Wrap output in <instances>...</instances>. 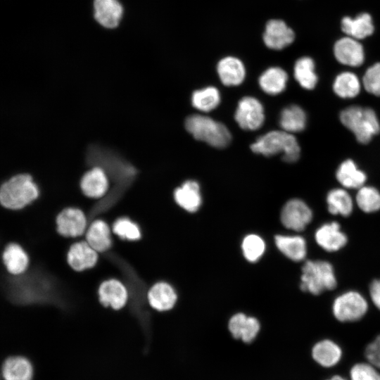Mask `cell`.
Returning <instances> with one entry per match:
<instances>
[{
	"label": "cell",
	"instance_id": "15",
	"mask_svg": "<svg viewBox=\"0 0 380 380\" xmlns=\"http://www.w3.org/2000/svg\"><path fill=\"white\" fill-rule=\"evenodd\" d=\"M315 239L317 244L329 252L337 251L347 243L346 235L341 230L336 222L325 223L315 232Z\"/></svg>",
	"mask_w": 380,
	"mask_h": 380
},
{
	"label": "cell",
	"instance_id": "4",
	"mask_svg": "<svg viewBox=\"0 0 380 380\" xmlns=\"http://www.w3.org/2000/svg\"><path fill=\"white\" fill-rule=\"evenodd\" d=\"M185 128L196 140L217 148H225L232 139L231 133L224 124L202 115L187 117Z\"/></svg>",
	"mask_w": 380,
	"mask_h": 380
},
{
	"label": "cell",
	"instance_id": "7",
	"mask_svg": "<svg viewBox=\"0 0 380 380\" xmlns=\"http://www.w3.org/2000/svg\"><path fill=\"white\" fill-rule=\"evenodd\" d=\"M56 232L62 237L80 238L85 234L88 219L78 208L68 207L58 213L55 220Z\"/></svg>",
	"mask_w": 380,
	"mask_h": 380
},
{
	"label": "cell",
	"instance_id": "11",
	"mask_svg": "<svg viewBox=\"0 0 380 380\" xmlns=\"http://www.w3.org/2000/svg\"><path fill=\"white\" fill-rule=\"evenodd\" d=\"M280 219L286 228L300 232L311 222L312 212L303 201L293 198L283 206Z\"/></svg>",
	"mask_w": 380,
	"mask_h": 380
},
{
	"label": "cell",
	"instance_id": "19",
	"mask_svg": "<svg viewBox=\"0 0 380 380\" xmlns=\"http://www.w3.org/2000/svg\"><path fill=\"white\" fill-rule=\"evenodd\" d=\"M217 72L225 86H237L245 79L246 70L242 61L234 56H227L217 63Z\"/></svg>",
	"mask_w": 380,
	"mask_h": 380
},
{
	"label": "cell",
	"instance_id": "30",
	"mask_svg": "<svg viewBox=\"0 0 380 380\" xmlns=\"http://www.w3.org/2000/svg\"><path fill=\"white\" fill-rule=\"evenodd\" d=\"M294 77L298 84L308 90L313 89L318 80L315 71V63L310 57L299 58L294 65Z\"/></svg>",
	"mask_w": 380,
	"mask_h": 380
},
{
	"label": "cell",
	"instance_id": "22",
	"mask_svg": "<svg viewBox=\"0 0 380 380\" xmlns=\"http://www.w3.org/2000/svg\"><path fill=\"white\" fill-rule=\"evenodd\" d=\"M274 243L279 251L293 261H301L306 256V242L300 236L276 235Z\"/></svg>",
	"mask_w": 380,
	"mask_h": 380
},
{
	"label": "cell",
	"instance_id": "5",
	"mask_svg": "<svg viewBox=\"0 0 380 380\" xmlns=\"http://www.w3.org/2000/svg\"><path fill=\"white\" fill-rule=\"evenodd\" d=\"M332 265L324 260H308L302 267L300 288L303 291L318 295L336 286Z\"/></svg>",
	"mask_w": 380,
	"mask_h": 380
},
{
	"label": "cell",
	"instance_id": "42",
	"mask_svg": "<svg viewBox=\"0 0 380 380\" xmlns=\"http://www.w3.org/2000/svg\"><path fill=\"white\" fill-rule=\"evenodd\" d=\"M328 380H346V379L342 378L340 376L336 375V376H334L332 378Z\"/></svg>",
	"mask_w": 380,
	"mask_h": 380
},
{
	"label": "cell",
	"instance_id": "27",
	"mask_svg": "<svg viewBox=\"0 0 380 380\" xmlns=\"http://www.w3.org/2000/svg\"><path fill=\"white\" fill-rule=\"evenodd\" d=\"M306 123V113L299 106H289L281 112L279 125L283 130L291 134L300 132L304 130Z\"/></svg>",
	"mask_w": 380,
	"mask_h": 380
},
{
	"label": "cell",
	"instance_id": "37",
	"mask_svg": "<svg viewBox=\"0 0 380 380\" xmlns=\"http://www.w3.org/2000/svg\"><path fill=\"white\" fill-rule=\"evenodd\" d=\"M350 375L351 380H380V373L371 363L355 364Z\"/></svg>",
	"mask_w": 380,
	"mask_h": 380
},
{
	"label": "cell",
	"instance_id": "32",
	"mask_svg": "<svg viewBox=\"0 0 380 380\" xmlns=\"http://www.w3.org/2000/svg\"><path fill=\"white\" fill-rule=\"evenodd\" d=\"M333 90L338 96L342 99L354 98L360 91V82L354 73L343 72L335 78Z\"/></svg>",
	"mask_w": 380,
	"mask_h": 380
},
{
	"label": "cell",
	"instance_id": "34",
	"mask_svg": "<svg viewBox=\"0 0 380 380\" xmlns=\"http://www.w3.org/2000/svg\"><path fill=\"white\" fill-rule=\"evenodd\" d=\"M358 207L365 213L380 210V192L373 186H362L356 195Z\"/></svg>",
	"mask_w": 380,
	"mask_h": 380
},
{
	"label": "cell",
	"instance_id": "12",
	"mask_svg": "<svg viewBox=\"0 0 380 380\" xmlns=\"http://www.w3.org/2000/svg\"><path fill=\"white\" fill-rule=\"evenodd\" d=\"M293 31L281 20L272 19L265 25L262 34L265 45L274 50H281L294 40Z\"/></svg>",
	"mask_w": 380,
	"mask_h": 380
},
{
	"label": "cell",
	"instance_id": "36",
	"mask_svg": "<svg viewBox=\"0 0 380 380\" xmlns=\"http://www.w3.org/2000/svg\"><path fill=\"white\" fill-rule=\"evenodd\" d=\"M362 84L365 90L374 96H380V63H375L365 72Z\"/></svg>",
	"mask_w": 380,
	"mask_h": 380
},
{
	"label": "cell",
	"instance_id": "28",
	"mask_svg": "<svg viewBox=\"0 0 380 380\" xmlns=\"http://www.w3.org/2000/svg\"><path fill=\"white\" fill-rule=\"evenodd\" d=\"M342 30L355 39H363L371 35L374 31L372 20L368 13H364L352 19L345 17L341 21Z\"/></svg>",
	"mask_w": 380,
	"mask_h": 380
},
{
	"label": "cell",
	"instance_id": "13",
	"mask_svg": "<svg viewBox=\"0 0 380 380\" xmlns=\"http://www.w3.org/2000/svg\"><path fill=\"white\" fill-rule=\"evenodd\" d=\"M2 260L6 272L14 277L24 274L30 265L29 254L16 242L6 243L2 253Z\"/></svg>",
	"mask_w": 380,
	"mask_h": 380
},
{
	"label": "cell",
	"instance_id": "16",
	"mask_svg": "<svg viewBox=\"0 0 380 380\" xmlns=\"http://www.w3.org/2000/svg\"><path fill=\"white\" fill-rule=\"evenodd\" d=\"M146 299L154 310L164 312L171 310L175 305L177 296L173 287L165 281H158L148 290Z\"/></svg>",
	"mask_w": 380,
	"mask_h": 380
},
{
	"label": "cell",
	"instance_id": "6",
	"mask_svg": "<svg viewBox=\"0 0 380 380\" xmlns=\"http://www.w3.org/2000/svg\"><path fill=\"white\" fill-rule=\"evenodd\" d=\"M367 308V303L360 293L349 291L336 298L332 311L340 322H355L366 314Z\"/></svg>",
	"mask_w": 380,
	"mask_h": 380
},
{
	"label": "cell",
	"instance_id": "20",
	"mask_svg": "<svg viewBox=\"0 0 380 380\" xmlns=\"http://www.w3.org/2000/svg\"><path fill=\"white\" fill-rule=\"evenodd\" d=\"M80 187L86 196L92 198H101L108 189L107 175L101 167H94L83 175Z\"/></svg>",
	"mask_w": 380,
	"mask_h": 380
},
{
	"label": "cell",
	"instance_id": "29",
	"mask_svg": "<svg viewBox=\"0 0 380 380\" xmlns=\"http://www.w3.org/2000/svg\"><path fill=\"white\" fill-rule=\"evenodd\" d=\"M329 212L332 215L349 216L353 208V200L350 194L343 189H334L327 196Z\"/></svg>",
	"mask_w": 380,
	"mask_h": 380
},
{
	"label": "cell",
	"instance_id": "40",
	"mask_svg": "<svg viewBox=\"0 0 380 380\" xmlns=\"http://www.w3.org/2000/svg\"><path fill=\"white\" fill-rule=\"evenodd\" d=\"M365 357L369 363L380 369V335L367 346Z\"/></svg>",
	"mask_w": 380,
	"mask_h": 380
},
{
	"label": "cell",
	"instance_id": "35",
	"mask_svg": "<svg viewBox=\"0 0 380 380\" xmlns=\"http://www.w3.org/2000/svg\"><path fill=\"white\" fill-rule=\"evenodd\" d=\"M241 248L244 258L251 262H255L263 255L265 243L259 235L251 234L243 238Z\"/></svg>",
	"mask_w": 380,
	"mask_h": 380
},
{
	"label": "cell",
	"instance_id": "26",
	"mask_svg": "<svg viewBox=\"0 0 380 380\" xmlns=\"http://www.w3.org/2000/svg\"><path fill=\"white\" fill-rule=\"evenodd\" d=\"M287 81V73L282 68L271 67L260 76L259 85L267 94L277 95L286 89Z\"/></svg>",
	"mask_w": 380,
	"mask_h": 380
},
{
	"label": "cell",
	"instance_id": "14",
	"mask_svg": "<svg viewBox=\"0 0 380 380\" xmlns=\"http://www.w3.org/2000/svg\"><path fill=\"white\" fill-rule=\"evenodd\" d=\"M110 225L103 219H95L88 225L85 240L99 253H105L113 248Z\"/></svg>",
	"mask_w": 380,
	"mask_h": 380
},
{
	"label": "cell",
	"instance_id": "21",
	"mask_svg": "<svg viewBox=\"0 0 380 380\" xmlns=\"http://www.w3.org/2000/svg\"><path fill=\"white\" fill-rule=\"evenodd\" d=\"M177 204L189 213L196 212L201 205L200 186L197 182L187 180L174 191Z\"/></svg>",
	"mask_w": 380,
	"mask_h": 380
},
{
	"label": "cell",
	"instance_id": "10",
	"mask_svg": "<svg viewBox=\"0 0 380 380\" xmlns=\"http://www.w3.org/2000/svg\"><path fill=\"white\" fill-rule=\"evenodd\" d=\"M65 258L70 269L82 272L94 268L99 262V255L86 240H79L71 243Z\"/></svg>",
	"mask_w": 380,
	"mask_h": 380
},
{
	"label": "cell",
	"instance_id": "31",
	"mask_svg": "<svg viewBox=\"0 0 380 380\" xmlns=\"http://www.w3.org/2000/svg\"><path fill=\"white\" fill-rule=\"evenodd\" d=\"M112 233L119 239L127 241H137L141 239V227L127 216L119 217L110 225Z\"/></svg>",
	"mask_w": 380,
	"mask_h": 380
},
{
	"label": "cell",
	"instance_id": "33",
	"mask_svg": "<svg viewBox=\"0 0 380 380\" xmlns=\"http://www.w3.org/2000/svg\"><path fill=\"white\" fill-rule=\"evenodd\" d=\"M193 106L203 112L213 110L220 103V94L218 89L214 87L196 90L191 96Z\"/></svg>",
	"mask_w": 380,
	"mask_h": 380
},
{
	"label": "cell",
	"instance_id": "9",
	"mask_svg": "<svg viewBox=\"0 0 380 380\" xmlns=\"http://www.w3.org/2000/svg\"><path fill=\"white\" fill-rule=\"evenodd\" d=\"M234 119L241 129L256 130L263 125L264 108L257 99L245 96L239 101Z\"/></svg>",
	"mask_w": 380,
	"mask_h": 380
},
{
	"label": "cell",
	"instance_id": "17",
	"mask_svg": "<svg viewBox=\"0 0 380 380\" xmlns=\"http://www.w3.org/2000/svg\"><path fill=\"white\" fill-rule=\"evenodd\" d=\"M123 8L118 0H94V17L103 27L115 28L122 17Z\"/></svg>",
	"mask_w": 380,
	"mask_h": 380
},
{
	"label": "cell",
	"instance_id": "8",
	"mask_svg": "<svg viewBox=\"0 0 380 380\" xmlns=\"http://www.w3.org/2000/svg\"><path fill=\"white\" fill-rule=\"evenodd\" d=\"M129 291L118 278L103 280L97 288L98 300L103 307L114 310L124 308L129 300Z\"/></svg>",
	"mask_w": 380,
	"mask_h": 380
},
{
	"label": "cell",
	"instance_id": "1",
	"mask_svg": "<svg viewBox=\"0 0 380 380\" xmlns=\"http://www.w3.org/2000/svg\"><path fill=\"white\" fill-rule=\"evenodd\" d=\"M39 195L37 185L27 174L15 175L5 182L0 189L1 205L11 210L24 208Z\"/></svg>",
	"mask_w": 380,
	"mask_h": 380
},
{
	"label": "cell",
	"instance_id": "18",
	"mask_svg": "<svg viewBox=\"0 0 380 380\" xmlns=\"http://www.w3.org/2000/svg\"><path fill=\"white\" fill-rule=\"evenodd\" d=\"M334 55L338 62L350 66H359L364 61V51L362 46L356 40L344 37L334 45Z\"/></svg>",
	"mask_w": 380,
	"mask_h": 380
},
{
	"label": "cell",
	"instance_id": "25",
	"mask_svg": "<svg viewBox=\"0 0 380 380\" xmlns=\"http://www.w3.org/2000/svg\"><path fill=\"white\" fill-rule=\"evenodd\" d=\"M313 359L321 366L331 367L340 360L342 351L341 348L334 341L324 339L317 342L312 348Z\"/></svg>",
	"mask_w": 380,
	"mask_h": 380
},
{
	"label": "cell",
	"instance_id": "23",
	"mask_svg": "<svg viewBox=\"0 0 380 380\" xmlns=\"http://www.w3.org/2000/svg\"><path fill=\"white\" fill-rule=\"evenodd\" d=\"M2 376L4 380H32L33 367L26 357L11 356L2 365Z\"/></svg>",
	"mask_w": 380,
	"mask_h": 380
},
{
	"label": "cell",
	"instance_id": "3",
	"mask_svg": "<svg viewBox=\"0 0 380 380\" xmlns=\"http://www.w3.org/2000/svg\"><path fill=\"white\" fill-rule=\"evenodd\" d=\"M339 118L343 125L351 131L361 144H367L380 132L378 117L370 108L348 106L341 112Z\"/></svg>",
	"mask_w": 380,
	"mask_h": 380
},
{
	"label": "cell",
	"instance_id": "41",
	"mask_svg": "<svg viewBox=\"0 0 380 380\" xmlns=\"http://www.w3.org/2000/svg\"><path fill=\"white\" fill-rule=\"evenodd\" d=\"M369 295L374 305L380 310V279H375L371 283Z\"/></svg>",
	"mask_w": 380,
	"mask_h": 380
},
{
	"label": "cell",
	"instance_id": "24",
	"mask_svg": "<svg viewBox=\"0 0 380 380\" xmlns=\"http://www.w3.org/2000/svg\"><path fill=\"white\" fill-rule=\"evenodd\" d=\"M336 177L338 182L347 189H360L367 179L366 174L350 159L341 163L336 170Z\"/></svg>",
	"mask_w": 380,
	"mask_h": 380
},
{
	"label": "cell",
	"instance_id": "38",
	"mask_svg": "<svg viewBox=\"0 0 380 380\" xmlns=\"http://www.w3.org/2000/svg\"><path fill=\"white\" fill-rule=\"evenodd\" d=\"M260 329L259 321L254 317L248 316L242 329L241 339L244 343H251L256 338Z\"/></svg>",
	"mask_w": 380,
	"mask_h": 380
},
{
	"label": "cell",
	"instance_id": "2",
	"mask_svg": "<svg viewBox=\"0 0 380 380\" xmlns=\"http://www.w3.org/2000/svg\"><path fill=\"white\" fill-rule=\"evenodd\" d=\"M253 152L265 156L282 153L286 163H294L300 157V146L296 137L284 130H274L258 137L251 145Z\"/></svg>",
	"mask_w": 380,
	"mask_h": 380
},
{
	"label": "cell",
	"instance_id": "39",
	"mask_svg": "<svg viewBox=\"0 0 380 380\" xmlns=\"http://www.w3.org/2000/svg\"><path fill=\"white\" fill-rule=\"evenodd\" d=\"M247 317L245 314L239 312L234 315L230 318L228 328L233 338L241 339L242 329Z\"/></svg>",
	"mask_w": 380,
	"mask_h": 380
}]
</instances>
